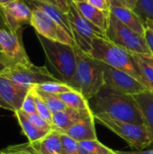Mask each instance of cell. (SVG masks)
<instances>
[{"label": "cell", "mask_w": 153, "mask_h": 154, "mask_svg": "<svg viewBox=\"0 0 153 154\" xmlns=\"http://www.w3.org/2000/svg\"><path fill=\"white\" fill-rule=\"evenodd\" d=\"M93 113H101L106 116L140 125H145L144 117L138 107L133 96L125 95L106 87L93 98Z\"/></svg>", "instance_id": "6da1fadb"}, {"label": "cell", "mask_w": 153, "mask_h": 154, "mask_svg": "<svg viewBox=\"0 0 153 154\" xmlns=\"http://www.w3.org/2000/svg\"><path fill=\"white\" fill-rule=\"evenodd\" d=\"M77 58V67L71 88L81 93L86 99L96 97L105 87L104 72L101 62L77 45L74 46Z\"/></svg>", "instance_id": "7a4b0ae2"}, {"label": "cell", "mask_w": 153, "mask_h": 154, "mask_svg": "<svg viewBox=\"0 0 153 154\" xmlns=\"http://www.w3.org/2000/svg\"><path fill=\"white\" fill-rule=\"evenodd\" d=\"M88 54L103 63L130 74L145 85L135 55L115 44L106 37L96 38Z\"/></svg>", "instance_id": "3957f363"}, {"label": "cell", "mask_w": 153, "mask_h": 154, "mask_svg": "<svg viewBox=\"0 0 153 154\" xmlns=\"http://www.w3.org/2000/svg\"><path fill=\"white\" fill-rule=\"evenodd\" d=\"M50 68L59 76V79L71 86L77 67L75 48L72 45L54 42L37 34Z\"/></svg>", "instance_id": "277c9868"}, {"label": "cell", "mask_w": 153, "mask_h": 154, "mask_svg": "<svg viewBox=\"0 0 153 154\" xmlns=\"http://www.w3.org/2000/svg\"><path fill=\"white\" fill-rule=\"evenodd\" d=\"M95 122L98 123L124 139L129 146L142 151L153 144V140L146 125H140L112 119L101 113H93Z\"/></svg>", "instance_id": "5b68a950"}, {"label": "cell", "mask_w": 153, "mask_h": 154, "mask_svg": "<svg viewBox=\"0 0 153 154\" xmlns=\"http://www.w3.org/2000/svg\"><path fill=\"white\" fill-rule=\"evenodd\" d=\"M106 38L133 54H151L145 37L132 31L112 14L106 31Z\"/></svg>", "instance_id": "8992f818"}, {"label": "cell", "mask_w": 153, "mask_h": 154, "mask_svg": "<svg viewBox=\"0 0 153 154\" xmlns=\"http://www.w3.org/2000/svg\"><path fill=\"white\" fill-rule=\"evenodd\" d=\"M68 15L71 26L72 38L75 44L83 51L89 53L92 42L96 38L106 37L105 32L92 24L80 14L71 0H69V11Z\"/></svg>", "instance_id": "52a82bcc"}, {"label": "cell", "mask_w": 153, "mask_h": 154, "mask_svg": "<svg viewBox=\"0 0 153 154\" xmlns=\"http://www.w3.org/2000/svg\"><path fill=\"white\" fill-rule=\"evenodd\" d=\"M0 75L19 84L30 87L46 82L60 81L46 67L35 66L32 62L28 64H13Z\"/></svg>", "instance_id": "ba28073f"}, {"label": "cell", "mask_w": 153, "mask_h": 154, "mask_svg": "<svg viewBox=\"0 0 153 154\" xmlns=\"http://www.w3.org/2000/svg\"><path fill=\"white\" fill-rule=\"evenodd\" d=\"M0 51L13 64H28L31 60L24 50L21 30L14 32L6 25L0 9Z\"/></svg>", "instance_id": "9c48e42d"}, {"label": "cell", "mask_w": 153, "mask_h": 154, "mask_svg": "<svg viewBox=\"0 0 153 154\" xmlns=\"http://www.w3.org/2000/svg\"><path fill=\"white\" fill-rule=\"evenodd\" d=\"M101 62V61H100ZM104 72L105 87L125 95L135 96L147 89L144 84L130 74L101 62Z\"/></svg>", "instance_id": "30bf717a"}, {"label": "cell", "mask_w": 153, "mask_h": 154, "mask_svg": "<svg viewBox=\"0 0 153 154\" xmlns=\"http://www.w3.org/2000/svg\"><path fill=\"white\" fill-rule=\"evenodd\" d=\"M32 14L31 19V24L37 34L61 43L75 46L74 40L67 32V31L60 25L55 20H53L49 14L38 8H32Z\"/></svg>", "instance_id": "8fae6325"}, {"label": "cell", "mask_w": 153, "mask_h": 154, "mask_svg": "<svg viewBox=\"0 0 153 154\" xmlns=\"http://www.w3.org/2000/svg\"><path fill=\"white\" fill-rule=\"evenodd\" d=\"M0 9L6 25L12 31L18 32L23 25L31 24L32 9L24 0H15Z\"/></svg>", "instance_id": "7c38bea8"}, {"label": "cell", "mask_w": 153, "mask_h": 154, "mask_svg": "<svg viewBox=\"0 0 153 154\" xmlns=\"http://www.w3.org/2000/svg\"><path fill=\"white\" fill-rule=\"evenodd\" d=\"M31 88L0 75V97L13 108L14 112L21 110L23 99Z\"/></svg>", "instance_id": "4fadbf2b"}, {"label": "cell", "mask_w": 153, "mask_h": 154, "mask_svg": "<svg viewBox=\"0 0 153 154\" xmlns=\"http://www.w3.org/2000/svg\"><path fill=\"white\" fill-rule=\"evenodd\" d=\"M95 124L96 122L94 114L92 110H90L82 119L75 123L62 133L71 137L78 143L83 141L97 140Z\"/></svg>", "instance_id": "5bb4252c"}, {"label": "cell", "mask_w": 153, "mask_h": 154, "mask_svg": "<svg viewBox=\"0 0 153 154\" xmlns=\"http://www.w3.org/2000/svg\"><path fill=\"white\" fill-rule=\"evenodd\" d=\"M80 14L92 24L106 33L109 26L111 12L99 10L83 0H71Z\"/></svg>", "instance_id": "9a60e30c"}, {"label": "cell", "mask_w": 153, "mask_h": 154, "mask_svg": "<svg viewBox=\"0 0 153 154\" xmlns=\"http://www.w3.org/2000/svg\"><path fill=\"white\" fill-rule=\"evenodd\" d=\"M110 12L115 17H116L122 23L130 28L132 31L144 36L146 24L133 10L121 6H110Z\"/></svg>", "instance_id": "2e32d148"}, {"label": "cell", "mask_w": 153, "mask_h": 154, "mask_svg": "<svg viewBox=\"0 0 153 154\" xmlns=\"http://www.w3.org/2000/svg\"><path fill=\"white\" fill-rule=\"evenodd\" d=\"M90 110V107L84 110H77L70 107H67L64 110L54 113L52 114L53 128L62 133L68 128H69L71 125H73L75 123L82 119Z\"/></svg>", "instance_id": "e0dca14e"}, {"label": "cell", "mask_w": 153, "mask_h": 154, "mask_svg": "<svg viewBox=\"0 0 153 154\" xmlns=\"http://www.w3.org/2000/svg\"><path fill=\"white\" fill-rule=\"evenodd\" d=\"M62 133L52 129L41 140L32 143L37 154H61Z\"/></svg>", "instance_id": "ac0fdd59"}, {"label": "cell", "mask_w": 153, "mask_h": 154, "mask_svg": "<svg viewBox=\"0 0 153 154\" xmlns=\"http://www.w3.org/2000/svg\"><path fill=\"white\" fill-rule=\"evenodd\" d=\"M24 1L30 5L31 8L41 9L43 12H45L47 14H49L53 20H55L60 25H61L67 31V32L72 37V32H71V26H70L69 15L68 14L64 13L60 7L47 3L39 2L36 0H24Z\"/></svg>", "instance_id": "d6986e66"}, {"label": "cell", "mask_w": 153, "mask_h": 154, "mask_svg": "<svg viewBox=\"0 0 153 154\" xmlns=\"http://www.w3.org/2000/svg\"><path fill=\"white\" fill-rule=\"evenodd\" d=\"M138 107L140 108L153 140V89H147L133 96Z\"/></svg>", "instance_id": "ffe728a7"}, {"label": "cell", "mask_w": 153, "mask_h": 154, "mask_svg": "<svg viewBox=\"0 0 153 154\" xmlns=\"http://www.w3.org/2000/svg\"><path fill=\"white\" fill-rule=\"evenodd\" d=\"M14 113L17 118V121L22 128L23 134L27 137L29 143H33L41 140V138H43L48 134V132H44V131L40 130L39 128H37L32 124V122L29 119L28 115L23 113L22 110H18Z\"/></svg>", "instance_id": "44dd1931"}, {"label": "cell", "mask_w": 153, "mask_h": 154, "mask_svg": "<svg viewBox=\"0 0 153 154\" xmlns=\"http://www.w3.org/2000/svg\"><path fill=\"white\" fill-rule=\"evenodd\" d=\"M68 107L77 109V110H84L90 107L88 104V100L85 98V97L76 90L68 91L65 93H61L56 95Z\"/></svg>", "instance_id": "7402d4cb"}, {"label": "cell", "mask_w": 153, "mask_h": 154, "mask_svg": "<svg viewBox=\"0 0 153 154\" xmlns=\"http://www.w3.org/2000/svg\"><path fill=\"white\" fill-rule=\"evenodd\" d=\"M78 149V154H116L115 151L106 147L98 140L79 142Z\"/></svg>", "instance_id": "603a6c76"}, {"label": "cell", "mask_w": 153, "mask_h": 154, "mask_svg": "<svg viewBox=\"0 0 153 154\" xmlns=\"http://www.w3.org/2000/svg\"><path fill=\"white\" fill-rule=\"evenodd\" d=\"M33 87L35 88H37L38 90H41V91L45 92V93L52 94V95H59V94H61V93H65V92H68V91L74 90L70 86H69L68 84H66V83H64L62 81L46 82V83L35 85Z\"/></svg>", "instance_id": "cb8c5ba5"}, {"label": "cell", "mask_w": 153, "mask_h": 154, "mask_svg": "<svg viewBox=\"0 0 153 154\" xmlns=\"http://www.w3.org/2000/svg\"><path fill=\"white\" fill-rule=\"evenodd\" d=\"M35 90L39 94V96L41 97V99L44 101V103L46 104V106H48V108L50 109V111L52 114L57 113V112L61 111V110H64V109H66L68 107L56 95L45 93V92H42L41 90H38L37 88H35Z\"/></svg>", "instance_id": "d4e9b609"}, {"label": "cell", "mask_w": 153, "mask_h": 154, "mask_svg": "<svg viewBox=\"0 0 153 154\" xmlns=\"http://www.w3.org/2000/svg\"><path fill=\"white\" fill-rule=\"evenodd\" d=\"M133 11L144 23L148 20H153V0H137Z\"/></svg>", "instance_id": "484cf974"}, {"label": "cell", "mask_w": 153, "mask_h": 154, "mask_svg": "<svg viewBox=\"0 0 153 154\" xmlns=\"http://www.w3.org/2000/svg\"><path fill=\"white\" fill-rule=\"evenodd\" d=\"M135 58L137 60L142 79L145 82V85L149 89H153V68L150 66L148 63H146L143 60L141 59V57L138 54H134Z\"/></svg>", "instance_id": "4316f807"}, {"label": "cell", "mask_w": 153, "mask_h": 154, "mask_svg": "<svg viewBox=\"0 0 153 154\" xmlns=\"http://www.w3.org/2000/svg\"><path fill=\"white\" fill-rule=\"evenodd\" d=\"M0 154H37L31 143L10 145L0 151Z\"/></svg>", "instance_id": "83f0119b"}, {"label": "cell", "mask_w": 153, "mask_h": 154, "mask_svg": "<svg viewBox=\"0 0 153 154\" xmlns=\"http://www.w3.org/2000/svg\"><path fill=\"white\" fill-rule=\"evenodd\" d=\"M21 110L27 115H32V114L37 113L36 99H35V93H34L33 87H32L31 89L29 90V92L26 94V96L23 99Z\"/></svg>", "instance_id": "f1b7e54d"}, {"label": "cell", "mask_w": 153, "mask_h": 154, "mask_svg": "<svg viewBox=\"0 0 153 154\" xmlns=\"http://www.w3.org/2000/svg\"><path fill=\"white\" fill-rule=\"evenodd\" d=\"M34 89V93H35V99H36V109H37V114L43 118L45 121H47L49 124H50L52 125V113L50 111V109L48 108V106H46V104L44 103V101L41 99V97L39 96V94L36 92L35 88ZM53 126V125H52Z\"/></svg>", "instance_id": "f546056e"}, {"label": "cell", "mask_w": 153, "mask_h": 154, "mask_svg": "<svg viewBox=\"0 0 153 154\" xmlns=\"http://www.w3.org/2000/svg\"><path fill=\"white\" fill-rule=\"evenodd\" d=\"M61 142H62L61 154H78V143L77 141H75L71 137L62 133Z\"/></svg>", "instance_id": "4dcf8cb0"}, {"label": "cell", "mask_w": 153, "mask_h": 154, "mask_svg": "<svg viewBox=\"0 0 153 154\" xmlns=\"http://www.w3.org/2000/svg\"><path fill=\"white\" fill-rule=\"evenodd\" d=\"M28 117L32 122V124L37 128H39L41 131H44V132H48L49 133L52 129H54L53 126L50 124H49L47 121H45L43 118H41L37 113L36 114H32V115H28Z\"/></svg>", "instance_id": "1f68e13d"}, {"label": "cell", "mask_w": 153, "mask_h": 154, "mask_svg": "<svg viewBox=\"0 0 153 154\" xmlns=\"http://www.w3.org/2000/svg\"><path fill=\"white\" fill-rule=\"evenodd\" d=\"M137 0H108L110 6H121L130 8L132 10L135 9Z\"/></svg>", "instance_id": "d6a6232c"}, {"label": "cell", "mask_w": 153, "mask_h": 154, "mask_svg": "<svg viewBox=\"0 0 153 154\" xmlns=\"http://www.w3.org/2000/svg\"><path fill=\"white\" fill-rule=\"evenodd\" d=\"M87 2V4L91 5L92 6L105 11V12H110V5L108 3V0H83Z\"/></svg>", "instance_id": "836d02e7"}, {"label": "cell", "mask_w": 153, "mask_h": 154, "mask_svg": "<svg viewBox=\"0 0 153 154\" xmlns=\"http://www.w3.org/2000/svg\"><path fill=\"white\" fill-rule=\"evenodd\" d=\"M144 37H145V40L147 42L148 47H149L151 54L153 55V32L150 28H148V27H146Z\"/></svg>", "instance_id": "e575fe53"}, {"label": "cell", "mask_w": 153, "mask_h": 154, "mask_svg": "<svg viewBox=\"0 0 153 154\" xmlns=\"http://www.w3.org/2000/svg\"><path fill=\"white\" fill-rule=\"evenodd\" d=\"M11 65H12V63L5 58V56L3 54V52L0 51V74Z\"/></svg>", "instance_id": "d590c367"}, {"label": "cell", "mask_w": 153, "mask_h": 154, "mask_svg": "<svg viewBox=\"0 0 153 154\" xmlns=\"http://www.w3.org/2000/svg\"><path fill=\"white\" fill-rule=\"evenodd\" d=\"M60 8L66 14L69 11V0H58Z\"/></svg>", "instance_id": "8d00e7d4"}, {"label": "cell", "mask_w": 153, "mask_h": 154, "mask_svg": "<svg viewBox=\"0 0 153 154\" xmlns=\"http://www.w3.org/2000/svg\"><path fill=\"white\" fill-rule=\"evenodd\" d=\"M115 152L116 154H153V149L136 151V152H120V151H115Z\"/></svg>", "instance_id": "74e56055"}, {"label": "cell", "mask_w": 153, "mask_h": 154, "mask_svg": "<svg viewBox=\"0 0 153 154\" xmlns=\"http://www.w3.org/2000/svg\"><path fill=\"white\" fill-rule=\"evenodd\" d=\"M142 60H143L146 63L153 68V55L152 54H138Z\"/></svg>", "instance_id": "f35d334b"}, {"label": "cell", "mask_w": 153, "mask_h": 154, "mask_svg": "<svg viewBox=\"0 0 153 154\" xmlns=\"http://www.w3.org/2000/svg\"><path fill=\"white\" fill-rule=\"evenodd\" d=\"M0 108H3V109H5V110H9V111H13L14 112L13 108L8 104H6L1 97H0Z\"/></svg>", "instance_id": "ab89813d"}, {"label": "cell", "mask_w": 153, "mask_h": 154, "mask_svg": "<svg viewBox=\"0 0 153 154\" xmlns=\"http://www.w3.org/2000/svg\"><path fill=\"white\" fill-rule=\"evenodd\" d=\"M36 1L42 2V3H47V4L53 5H56V6L60 7V5H59V3H58V0H36Z\"/></svg>", "instance_id": "60d3db41"}, {"label": "cell", "mask_w": 153, "mask_h": 154, "mask_svg": "<svg viewBox=\"0 0 153 154\" xmlns=\"http://www.w3.org/2000/svg\"><path fill=\"white\" fill-rule=\"evenodd\" d=\"M15 0H0V7H3V6H5L7 5L8 4L14 2Z\"/></svg>", "instance_id": "b9f144b4"}, {"label": "cell", "mask_w": 153, "mask_h": 154, "mask_svg": "<svg viewBox=\"0 0 153 154\" xmlns=\"http://www.w3.org/2000/svg\"><path fill=\"white\" fill-rule=\"evenodd\" d=\"M145 24H146V27L150 28V29L153 32V20H148V21L145 23Z\"/></svg>", "instance_id": "7bdbcfd3"}]
</instances>
